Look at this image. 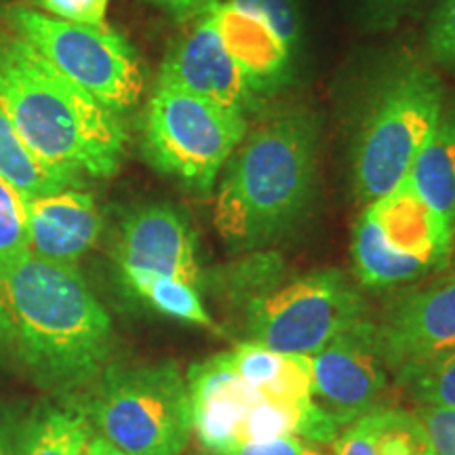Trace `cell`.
Here are the masks:
<instances>
[{
    "instance_id": "15",
    "label": "cell",
    "mask_w": 455,
    "mask_h": 455,
    "mask_svg": "<svg viewBox=\"0 0 455 455\" xmlns=\"http://www.w3.org/2000/svg\"><path fill=\"white\" fill-rule=\"evenodd\" d=\"M28 243L38 258L76 264L101 236V213L83 188L24 198Z\"/></svg>"
},
{
    "instance_id": "4",
    "label": "cell",
    "mask_w": 455,
    "mask_h": 455,
    "mask_svg": "<svg viewBox=\"0 0 455 455\" xmlns=\"http://www.w3.org/2000/svg\"><path fill=\"white\" fill-rule=\"evenodd\" d=\"M445 101L436 72L413 61L379 78L363 104L350 148L352 190L363 207L409 178Z\"/></svg>"
},
{
    "instance_id": "35",
    "label": "cell",
    "mask_w": 455,
    "mask_h": 455,
    "mask_svg": "<svg viewBox=\"0 0 455 455\" xmlns=\"http://www.w3.org/2000/svg\"><path fill=\"white\" fill-rule=\"evenodd\" d=\"M451 258H453V266H455V241H453V255H451Z\"/></svg>"
},
{
    "instance_id": "2",
    "label": "cell",
    "mask_w": 455,
    "mask_h": 455,
    "mask_svg": "<svg viewBox=\"0 0 455 455\" xmlns=\"http://www.w3.org/2000/svg\"><path fill=\"white\" fill-rule=\"evenodd\" d=\"M0 108L36 156L83 178L121 169L129 135L121 114L0 26Z\"/></svg>"
},
{
    "instance_id": "18",
    "label": "cell",
    "mask_w": 455,
    "mask_h": 455,
    "mask_svg": "<svg viewBox=\"0 0 455 455\" xmlns=\"http://www.w3.org/2000/svg\"><path fill=\"white\" fill-rule=\"evenodd\" d=\"M407 180L455 230V100L445 101L439 124Z\"/></svg>"
},
{
    "instance_id": "5",
    "label": "cell",
    "mask_w": 455,
    "mask_h": 455,
    "mask_svg": "<svg viewBox=\"0 0 455 455\" xmlns=\"http://www.w3.org/2000/svg\"><path fill=\"white\" fill-rule=\"evenodd\" d=\"M84 413L93 435L127 455H180L195 435L190 392L173 361L108 367Z\"/></svg>"
},
{
    "instance_id": "32",
    "label": "cell",
    "mask_w": 455,
    "mask_h": 455,
    "mask_svg": "<svg viewBox=\"0 0 455 455\" xmlns=\"http://www.w3.org/2000/svg\"><path fill=\"white\" fill-rule=\"evenodd\" d=\"M11 350H15V327L13 321H11L9 310L0 301V356L7 355Z\"/></svg>"
},
{
    "instance_id": "14",
    "label": "cell",
    "mask_w": 455,
    "mask_h": 455,
    "mask_svg": "<svg viewBox=\"0 0 455 455\" xmlns=\"http://www.w3.org/2000/svg\"><path fill=\"white\" fill-rule=\"evenodd\" d=\"M192 405V430L207 453H220L236 443L249 409L264 398L232 371L226 352L196 363L186 375Z\"/></svg>"
},
{
    "instance_id": "3",
    "label": "cell",
    "mask_w": 455,
    "mask_h": 455,
    "mask_svg": "<svg viewBox=\"0 0 455 455\" xmlns=\"http://www.w3.org/2000/svg\"><path fill=\"white\" fill-rule=\"evenodd\" d=\"M15 327V350L32 379L51 392L89 384L114 346L112 321L76 264L26 255L0 281Z\"/></svg>"
},
{
    "instance_id": "20",
    "label": "cell",
    "mask_w": 455,
    "mask_h": 455,
    "mask_svg": "<svg viewBox=\"0 0 455 455\" xmlns=\"http://www.w3.org/2000/svg\"><path fill=\"white\" fill-rule=\"evenodd\" d=\"M93 435L81 407H41L26 418L20 455H83Z\"/></svg>"
},
{
    "instance_id": "24",
    "label": "cell",
    "mask_w": 455,
    "mask_h": 455,
    "mask_svg": "<svg viewBox=\"0 0 455 455\" xmlns=\"http://www.w3.org/2000/svg\"><path fill=\"white\" fill-rule=\"evenodd\" d=\"M228 363H230L232 371H235L243 382H247L253 388H258L261 395L268 386L278 378L283 371L287 355L266 348L261 344L253 341H241L235 348L226 352Z\"/></svg>"
},
{
    "instance_id": "9",
    "label": "cell",
    "mask_w": 455,
    "mask_h": 455,
    "mask_svg": "<svg viewBox=\"0 0 455 455\" xmlns=\"http://www.w3.org/2000/svg\"><path fill=\"white\" fill-rule=\"evenodd\" d=\"M365 299L338 270H316L275 283L244 308L247 341L283 355L315 356L365 318Z\"/></svg>"
},
{
    "instance_id": "22",
    "label": "cell",
    "mask_w": 455,
    "mask_h": 455,
    "mask_svg": "<svg viewBox=\"0 0 455 455\" xmlns=\"http://www.w3.org/2000/svg\"><path fill=\"white\" fill-rule=\"evenodd\" d=\"M30 255L24 198L0 178V281Z\"/></svg>"
},
{
    "instance_id": "11",
    "label": "cell",
    "mask_w": 455,
    "mask_h": 455,
    "mask_svg": "<svg viewBox=\"0 0 455 455\" xmlns=\"http://www.w3.org/2000/svg\"><path fill=\"white\" fill-rule=\"evenodd\" d=\"M312 395L339 428L373 409L388 390V367L379 350L375 323L358 321L310 356Z\"/></svg>"
},
{
    "instance_id": "21",
    "label": "cell",
    "mask_w": 455,
    "mask_h": 455,
    "mask_svg": "<svg viewBox=\"0 0 455 455\" xmlns=\"http://www.w3.org/2000/svg\"><path fill=\"white\" fill-rule=\"evenodd\" d=\"M123 283L127 284L129 291H133L138 298L148 301L161 315L218 331L212 315L204 308L198 287H195V284L173 276L150 275V272L123 276Z\"/></svg>"
},
{
    "instance_id": "28",
    "label": "cell",
    "mask_w": 455,
    "mask_h": 455,
    "mask_svg": "<svg viewBox=\"0 0 455 455\" xmlns=\"http://www.w3.org/2000/svg\"><path fill=\"white\" fill-rule=\"evenodd\" d=\"M215 455H327L318 443L299 439V436H278L270 441L236 443Z\"/></svg>"
},
{
    "instance_id": "16",
    "label": "cell",
    "mask_w": 455,
    "mask_h": 455,
    "mask_svg": "<svg viewBox=\"0 0 455 455\" xmlns=\"http://www.w3.org/2000/svg\"><path fill=\"white\" fill-rule=\"evenodd\" d=\"M207 11L228 53L261 100L266 101L291 84L298 53H293L261 17L232 7L228 0H220Z\"/></svg>"
},
{
    "instance_id": "34",
    "label": "cell",
    "mask_w": 455,
    "mask_h": 455,
    "mask_svg": "<svg viewBox=\"0 0 455 455\" xmlns=\"http://www.w3.org/2000/svg\"><path fill=\"white\" fill-rule=\"evenodd\" d=\"M87 453L89 455H127V453H123L121 449L110 445L106 439H101L100 435H91Z\"/></svg>"
},
{
    "instance_id": "19",
    "label": "cell",
    "mask_w": 455,
    "mask_h": 455,
    "mask_svg": "<svg viewBox=\"0 0 455 455\" xmlns=\"http://www.w3.org/2000/svg\"><path fill=\"white\" fill-rule=\"evenodd\" d=\"M0 178L21 198H36L55 192L83 188L87 178L44 163L17 135L9 116L0 108Z\"/></svg>"
},
{
    "instance_id": "6",
    "label": "cell",
    "mask_w": 455,
    "mask_h": 455,
    "mask_svg": "<svg viewBox=\"0 0 455 455\" xmlns=\"http://www.w3.org/2000/svg\"><path fill=\"white\" fill-rule=\"evenodd\" d=\"M249 127L243 114L156 83L140 118V150L158 173L207 195Z\"/></svg>"
},
{
    "instance_id": "1",
    "label": "cell",
    "mask_w": 455,
    "mask_h": 455,
    "mask_svg": "<svg viewBox=\"0 0 455 455\" xmlns=\"http://www.w3.org/2000/svg\"><path fill=\"white\" fill-rule=\"evenodd\" d=\"M318 124L289 106L249 127L221 169L213 224L236 251H253L287 235L308 212L316 186Z\"/></svg>"
},
{
    "instance_id": "33",
    "label": "cell",
    "mask_w": 455,
    "mask_h": 455,
    "mask_svg": "<svg viewBox=\"0 0 455 455\" xmlns=\"http://www.w3.org/2000/svg\"><path fill=\"white\" fill-rule=\"evenodd\" d=\"M378 15H396L403 9H407L413 0H365Z\"/></svg>"
},
{
    "instance_id": "36",
    "label": "cell",
    "mask_w": 455,
    "mask_h": 455,
    "mask_svg": "<svg viewBox=\"0 0 455 455\" xmlns=\"http://www.w3.org/2000/svg\"><path fill=\"white\" fill-rule=\"evenodd\" d=\"M83 455H89V453H87V451H84V453H83Z\"/></svg>"
},
{
    "instance_id": "23",
    "label": "cell",
    "mask_w": 455,
    "mask_h": 455,
    "mask_svg": "<svg viewBox=\"0 0 455 455\" xmlns=\"http://www.w3.org/2000/svg\"><path fill=\"white\" fill-rule=\"evenodd\" d=\"M401 384L418 405L455 409V348L415 369Z\"/></svg>"
},
{
    "instance_id": "8",
    "label": "cell",
    "mask_w": 455,
    "mask_h": 455,
    "mask_svg": "<svg viewBox=\"0 0 455 455\" xmlns=\"http://www.w3.org/2000/svg\"><path fill=\"white\" fill-rule=\"evenodd\" d=\"M0 21L100 104L118 114L140 104L146 87L144 66L121 32L70 24L26 3L3 4Z\"/></svg>"
},
{
    "instance_id": "10",
    "label": "cell",
    "mask_w": 455,
    "mask_h": 455,
    "mask_svg": "<svg viewBox=\"0 0 455 455\" xmlns=\"http://www.w3.org/2000/svg\"><path fill=\"white\" fill-rule=\"evenodd\" d=\"M375 331L396 382L455 348V270L398 293Z\"/></svg>"
},
{
    "instance_id": "26",
    "label": "cell",
    "mask_w": 455,
    "mask_h": 455,
    "mask_svg": "<svg viewBox=\"0 0 455 455\" xmlns=\"http://www.w3.org/2000/svg\"><path fill=\"white\" fill-rule=\"evenodd\" d=\"M426 49L436 64L455 72V0H439L426 26Z\"/></svg>"
},
{
    "instance_id": "29",
    "label": "cell",
    "mask_w": 455,
    "mask_h": 455,
    "mask_svg": "<svg viewBox=\"0 0 455 455\" xmlns=\"http://www.w3.org/2000/svg\"><path fill=\"white\" fill-rule=\"evenodd\" d=\"M415 415L428 432L435 455H455V409L418 405Z\"/></svg>"
},
{
    "instance_id": "7",
    "label": "cell",
    "mask_w": 455,
    "mask_h": 455,
    "mask_svg": "<svg viewBox=\"0 0 455 455\" xmlns=\"http://www.w3.org/2000/svg\"><path fill=\"white\" fill-rule=\"evenodd\" d=\"M453 241V228L405 180L363 207L352 230V264L363 287L382 291L445 268Z\"/></svg>"
},
{
    "instance_id": "30",
    "label": "cell",
    "mask_w": 455,
    "mask_h": 455,
    "mask_svg": "<svg viewBox=\"0 0 455 455\" xmlns=\"http://www.w3.org/2000/svg\"><path fill=\"white\" fill-rule=\"evenodd\" d=\"M141 3L152 4V7L161 9L173 21L188 24V21L196 20L198 15L204 13L209 7H213L220 0H141Z\"/></svg>"
},
{
    "instance_id": "37",
    "label": "cell",
    "mask_w": 455,
    "mask_h": 455,
    "mask_svg": "<svg viewBox=\"0 0 455 455\" xmlns=\"http://www.w3.org/2000/svg\"><path fill=\"white\" fill-rule=\"evenodd\" d=\"M207 455H215V453H207Z\"/></svg>"
},
{
    "instance_id": "17",
    "label": "cell",
    "mask_w": 455,
    "mask_h": 455,
    "mask_svg": "<svg viewBox=\"0 0 455 455\" xmlns=\"http://www.w3.org/2000/svg\"><path fill=\"white\" fill-rule=\"evenodd\" d=\"M333 455H435L424 424L415 411L373 409L339 430Z\"/></svg>"
},
{
    "instance_id": "31",
    "label": "cell",
    "mask_w": 455,
    "mask_h": 455,
    "mask_svg": "<svg viewBox=\"0 0 455 455\" xmlns=\"http://www.w3.org/2000/svg\"><path fill=\"white\" fill-rule=\"evenodd\" d=\"M26 418L13 409L0 407V455H20Z\"/></svg>"
},
{
    "instance_id": "27",
    "label": "cell",
    "mask_w": 455,
    "mask_h": 455,
    "mask_svg": "<svg viewBox=\"0 0 455 455\" xmlns=\"http://www.w3.org/2000/svg\"><path fill=\"white\" fill-rule=\"evenodd\" d=\"M26 4L70 24L106 26L110 0H26Z\"/></svg>"
},
{
    "instance_id": "25",
    "label": "cell",
    "mask_w": 455,
    "mask_h": 455,
    "mask_svg": "<svg viewBox=\"0 0 455 455\" xmlns=\"http://www.w3.org/2000/svg\"><path fill=\"white\" fill-rule=\"evenodd\" d=\"M232 7L261 17L293 53L301 44V17L298 0H228Z\"/></svg>"
},
{
    "instance_id": "12",
    "label": "cell",
    "mask_w": 455,
    "mask_h": 455,
    "mask_svg": "<svg viewBox=\"0 0 455 455\" xmlns=\"http://www.w3.org/2000/svg\"><path fill=\"white\" fill-rule=\"evenodd\" d=\"M112 259L123 276L150 272L181 278L201 289L198 241L180 209L163 203L129 209L114 228Z\"/></svg>"
},
{
    "instance_id": "13",
    "label": "cell",
    "mask_w": 455,
    "mask_h": 455,
    "mask_svg": "<svg viewBox=\"0 0 455 455\" xmlns=\"http://www.w3.org/2000/svg\"><path fill=\"white\" fill-rule=\"evenodd\" d=\"M156 83L190 91L247 118L264 108V100L249 87L241 68L228 53L209 11L192 20L190 30L171 44Z\"/></svg>"
}]
</instances>
